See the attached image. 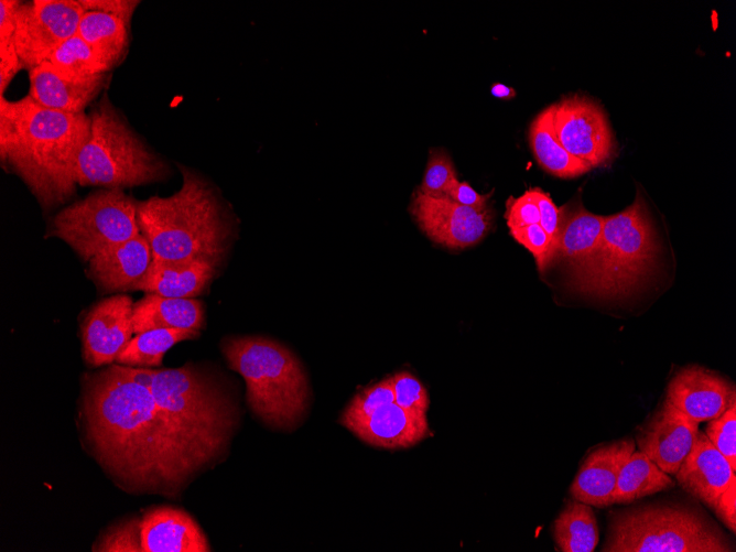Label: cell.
<instances>
[{
    "label": "cell",
    "mask_w": 736,
    "mask_h": 552,
    "mask_svg": "<svg viewBox=\"0 0 736 552\" xmlns=\"http://www.w3.org/2000/svg\"><path fill=\"white\" fill-rule=\"evenodd\" d=\"M665 400L695 422L717 418L736 404L735 386L719 374L692 365L671 378Z\"/></svg>",
    "instance_id": "9a60e30c"
},
{
    "label": "cell",
    "mask_w": 736,
    "mask_h": 552,
    "mask_svg": "<svg viewBox=\"0 0 736 552\" xmlns=\"http://www.w3.org/2000/svg\"><path fill=\"white\" fill-rule=\"evenodd\" d=\"M178 167L183 183L176 193L137 203L140 232L152 259L220 263L235 232L232 216L208 181L186 166Z\"/></svg>",
    "instance_id": "277c9868"
},
{
    "label": "cell",
    "mask_w": 736,
    "mask_h": 552,
    "mask_svg": "<svg viewBox=\"0 0 736 552\" xmlns=\"http://www.w3.org/2000/svg\"><path fill=\"white\" fill-rule=\"evenodd\" d=\"M80 0H34L15 12L14 43L23 67L46 62L65 41L77 34L84 13Z\"/></svg>",
    "instance_id": "30bf717a"
},
{
    "label": "cell",
    "mask_w": 736,
    "mask_h": 552,
    "mask_svg": "<svg viewBox=\"0 0 736 552\" xmlns=\"http://www.w3.org/2000/svg\"><path fill=\"white\" fill-rule=\"evenodd\" d=\"M532 190L540 215L539 224L553 239L555 250L561 217L560 208L556 207L550 195L540 187H532Z\"/></svg>",
    "instance_id": "f35d334b"
},
{
    "label": "cell",
    "mask_w": 736,
    "mask_h": 552,
    "mask_svg": "<svg viewBox=\"0 0 736 552\" xmlns=\"http://www.w3.org/2000/svg\"><path fill=\"white\" fill-rule=\"evenodd\" d=\"M699 423L670 402L662 404L636 431V444L664 473L675 475L689 454Z\"/></svg>",
    "instance_id": "5bb4252c"
},
{
    "label": "cell",
    "mask_w": 736,
    "mask_h": 552,
    "mask_svg": "<svg viewBox=\"0 0 736 552\" xmlns=\"http://www.w3.org/2000/svg\"><path fill=\"white\" fill-rule=\"evenodd\" d=\"M90 132L85 111L46 108L30 95L0 99V155L46 208L65 203L77 186L78 153Z\"/></svg>",
    "instance_id": "7a4b0ae2"
},
{
    "label": "cell",
    "mask_w": 736,
    "mask_h": 552,
    "mask_svg": "<svg viewBox=\"0 0 736 552\" xmlns=\"http://www.w3.org/2000/svg\"><path fill=\"white\" fill-rule=\"evenodd\" d=\"M490 93L494 97L504 100H510L516 96V90L502 83H495L490 87Z\"/></svg>",
    "instance_id": "7bdbcfd3"
},
{
    "label": "cell",
    "mask_w": 736,
    "mask_h": 552,
    "mask_svg": "<svg viewBox=\"0 0 736 552\" xmlns=\"http://www.w3.org/2000/svg\"><path fill=\"white\" fill-rule=\"evenodd\" d=\"M142 552H209L210 544L197 521L184 509L161 505L140 517Z\"/></svg>",
    "instance_id": "e0dca14e"
},
{
    "label": "cell",
    "mask_w": 736,
    "mask_h": 552,
    "mask_svg": "<svg viewBox=\"0 0 736 552\" xmlns=\"http://www.w3.org/2000/svg\"><path fill=\"white\" fill-rule=\"evenodd\" d=\"M635 450L636 442L625 437L591 451L570 487L572 498L596 508L613 506L618 475Z\"/></svg>",
    "instance_id": "2e32d148"
},
{
    "label": "cell",
    "mask_w": 736,
    "mask_h": 552,
    "mask_svg": "<svg viewBox=\"0 0 736 552\" xmlns=\"http://www.w3.org/2000/svg\"><path fill=\"white\" fill-rule=\"evenodd\" d=\"M137 203L121 188H100L61 209L50 235L65 241L84 261L140 234Z\"/></svg>",
    "instance_id": "9c48e42d"
},
{
    "label": "cell",
    "mask_w": 736,
    "mask_h": 552,
    "mask_svg": "<svg viewBox=\"0 0 736 552\" xmlns=\"http://www.w3.org/2000/svg\"><path fill=\"white\" fill-rule=\"evenodd\" d=\"M394 402L412 413L425 414L430 405L424 386L413 375L401 371L392 376Z\"/></svg>",
    "instance_id": "8d00e7d4"
},
{
    "label": "cell",
    "mask_w": 736,
    "mask_h": 552,
    "mask_svg": "<svg viewBox=\"0 0 736 552\" xmlns=\"http://www.w3.org/2000/svg\"><path fill=\"white\" fill-rule=\"evenodd\" d=\"M491 194L493 193L481 195L477 193L467 182H459L457 180L448 190L447 197L457 204L480 210L488 207L487 201Z\"/></svg>",
    "instance_id": "ab89813d"
},
{
    "label": "cell",
    "mask_w": 736,
    "mask_h": 552,
    "mask_svg": "<svg viewBox=\"0 0 736 552\" xmlns=\"http://www.w3.org/2000/svg\"><path fill=\"white\" fill-rule=\"evenodd\" d=\"M455 181L456 170L450 155L441 149L431 150L423 181L418 190L432 197H447Z\"/></svg>",
    "instance_id": "836d02e7"
},
{
    "label": "cell",
    "mask_w": 736,
    "mask_h": 552,
    "mask_svg": "<svg viewBox=\"0 0 736 552\" xmlns=\"http://www.w3.org/2000/svg\"><path fill=\"white\" fill-rule=\"evenodd\" d=\"M46 62L62 76L76 82L88 80L110 71L78 34L59 45Z\"/></svg>",
    "instance_id": "f546056e"
},
{
    "label": "cell",
    "mask_w": 736,
    "mask_h": 552,
    "mask_svg": "<svg viewBox=\"0 0 736 552\" xmlns=\"http://www.w3.org/2000/svg\"><path fill=\"white\" fill-rule=\"evenodd\" d=\"M29 95L40 105L69 113L85 111L107 83V74L76 82L62 76L48 62L30 69Z\"/></svg>",
    "instance_id": "7402d4cb"
},
{
    "label": "cell",
    "mask_w": 736,
    "mask_h": 552,
    "mask_svg": "<svg viewBox=\"0 0 736 552\" xmlns=\"http://www.w3.org/2000/svg\"><path fill=\"white\" fill-rule=\"evenodd\" d=\"M220 263L209 260L166 261L152 259L134 290L145 294L195 299L210 285Z\"/></svg>",
    "instance_id": "44dd1931"
},
{
    "label": "cell",
    "mask_w": 736,
    "mask_h": 552,
    "mask_svg": "<svg viewBox=\"0 0 736 552\" xmlns=\"http://www.w3.org/2000/svg\"><path fill=\"white\" fill-rule=\"evenodd\" d=\"M560 227L553 261H563L575 272L597 250L605 216L586 210L581 202L566 204L560 208Z\"/></svg>",
    "instance_id": "603a6c76"
},
{
    "label": "cell",
    "mask_w": 736,
    "mask_h": 552,
    "mask_svg": "<svg viewBox=\"0 0 736 552\" xmlns=\"http://www.w3.org/2000/svg\"><path fill=\"white\" fill-rule=\"evenodd\" d=\"M133 333L150 329H203L205 310L196 299L145 294L133 303Z\"/></svg>",
    "instance_id": "cb8c5ba5"
},
{
    "label": "cell",
    "mask_w": 736,
    "mask_h": 552,
    "mask_svg": "<svg viewBox=\"0 0 736 552\" xmlns=\"http://www.w3.org/2000/svg\"><path fill=\"white\" fill-rule=\"evenodd\" d=\"M721 521L732 531L736 530V476L719 496L713 509Z\"/></svg>",
    "instance_id": "60d3db41"
},
{
    "label": "cell",
    "mask_w": 736,
    "mask_h": 552,
    "mask_svg": "<svg viewBox=\"0 0 736 552\" xmlns=\"http://www.w3.org/2000/svg\"><path fill=\"white\" fill-rule=\"evenodd\" d=\"M410 213L420 229L434 242L450 249L478 243L493 226V209H475L448 197H432L415 191Z\"/></svg>",
    "instance_id": "7c38bea8"
},
{
    "label": "cell",
    "mask_w": 736,
    "mask_h": 552,
    "mask_svg": "<svg viewBox=\"0 0 736 552\" xmlns=\"http://www.w3.org/2000/svg\"><path fill=\"white\" fill-rule=\"evenodd\" d=\"M657 249L656 231L638 190L632 204L605 216L599 246L574 272L575 285L596 296H624L648 274Z\"/></svg>",
    "instance_id": "ba28073f"
},
{
    "label": "cell",
    "mask_w": 736,
    "mask_h": 552,
    "mask_svg": "<svg viewBox=\"0 0 736 552\" xmlns=\"http://www.w3.org/2000/svg\"><path fill=\"white\" fill-rule=\"evenodd\" d=\"M89 118L90 132L76 163L78 185L122 190L166 177V162L133 131L106 94Z\"/></svg>",
    "instance_id": "52a82bcc"
},
{
    "label": "cell",
    "mask_w": 736,
    "mask_h": 552,
    "mask_svg": "<svg viewBox=\"0 0 736 552\" xmlns=\"http://www.w3.org/2000/svg\"><path fill=\"white\" fill-rule=\"evenodd\" d=\"M674 481L657 464L641 451L634 453L620 469L615 489L613 505H628L643 497L670 489Z\"/></svg>",
    "instance_id": "4316f807"
},
{
    "label": "cell",
    "mask_w": 736,
    "mask_h": 552,
    "mask_svg": "<svg viewBox=\"0 0 736 552\" xmlns=\"http://www.w3.org/2000/svg\"><path fill=\"white\" fill-rule=\"evenodd\" d=\"M197 329H150L136 334L116 358V364L133 368H151L162 365L165 353L175 344L196 339Z\"/></svg>",
    "instance_id": "83f0119b"
},
{
    "label": "cell",
    "mask_w": 736,
    "mask_h": 552,
    "mask_svg": "<svg viewBox=\"0 0 736 552\" xmlns=\"http://www.w3.org/2000/svg\"><path fill=\"white\" fill-rule=\"evenodd\" d=\"M151 262V247L140 232L94 256L88 261V274L106 292H125L136 289Z\"/></svg>",
    "instance_id": "ffe728a7"
},
{
    "label": "cell",
    "mask_w": 736,
    "mask_h": 552,
    "mask_svg": "<svg viewBox=\"0 0 736 552\" xmlns=\"http://www.w3.org/2000/svg\"><path fill=\"white\" fill-rule=\"evenodd\" d=\"M394 402L392 376L358 391L340 416V423L369 416L377 409Z\"/></svg>",
    "instance_id": "d6a6232c"
},
{
    "label": "cell",
    "mask_w": 736,
    "mask_h": 552,
    "mask_svg": "<svg viewBox=\"0 0 736 552\" xmlns=\"http://www.w3.org/2000/svg\"><path fill=\"white\" fill-rule=\"evenodd\" d=\"M143 372L195 474L219 462L239 423V407L226 382L194 362Z\"/></svg>",
    "instance_id": "3957f363"
},
{
    "label": "cell",
    "mask_w": 736,
    "mask_h": 552,
    "mask_svg": "<svg viewBox=\"0 0 736 552\" xmlns=\"http://www.w3.org/2000/svg\"><path fill=\"white\" fill-rule=\"evenodd\" d=\"M221 351L229 368L245 380L247 404L259 420L274 430L299 427L311 391L305 370L290 349L261 336H228Z\"/></svg>",
    "instance_id": "5b68a950"
},
{
    "label": "cell",
    "mask_w": 736,
    "mask_h": 552,
    "mask_svg": "<svg viewBox=\"0 0 736 552\" xmlns=\"http://www.w3.org/2000/svg\"><path fill=\"white\" fill-rule=\"evenodd\" d=\"M528 139L538 164L556 177L573 178L592 170L587 163L569 153L558 139L553 126V105L534 117Z\"/></svg>",
    "instance_id": "d4e9b609"
},
{
    "label": "cell",
    "mask_w": 736,
    "mask_h": 552,
    "mask_svg": "<svg viewBox=\"0 0 736 552\" xmlns=\"http://www.w3.org/2000/svg\"><path fill=\"white\" fill-rule=\"evenodd\" d=\"M606 552H730L733 540L697 506L658 501L611 511Z\"/></svg>",
    "instance_id": "8992f818"
},
{
    "label": "cell",
    "mask_w": 736,
    "mask_h": 552,
    "mask_svg": "<svg viewBox=\"0 0 736 552\" xmlns=\"http://www.w3.org/2000/svg\"><path fill=\"white\" fill-rule=\"evenodd\" d=\"M343 425L365 443L390 450L413 446L431 435L425 414L409 412L396 402Z\"/></svg>",
    "instance_id": "d6986e66"
},
{
    "label": "cell",
    "mask_w": 736,
    "mask_h": 552,
    "mask_svg": "<svg viewBox=\"0 0 736 552\" xmlns=\"http://www.w3.org/2000/svg\"><path fill=\"white\" fill-rule=\"evenodd\" d=\"M505 218L509 229L539 224L540 215L532 187L518 197L506 202Z\"/></svg>",
    "instance_id": "74e56055"
},
{
    "label": "cell",
    "mask_w": 736,
    "mask_h": 552,
    "mask_svg": "<svg viewBox=\"0 0 736 552\" xmlns=\"http://www.w3.org/2000/svg\"><path fill=\"white\" fill-rule=\"evenodd\" d=\"M131 20L119 14L84 11L77 34L111 71L126 57L130 44Z\"/></svg>",
    "instance_id": "484cf974"
},
{
    "label": "cell",
    "mask_w": 736,
    "mask_h": 552,
    "mask_svg": "<svg viewBox=\"0 0 736 552\" xmlns=\"http://www.w3.org/2000/svg\"><path fill=\"white\" fill-rule=\"evenodd\" d=\"M86 452L121 490L175 498L196 475L142 368L111 364L82 379Z\"/></svg>",
    "instance_id": "6da1fadb"
},
{
    "label": "cell",
    "mask_w": 736,
    "mask_h": 552,
    "mask_svg": "<svg viewBox=\"0 0 736 552\" xmlns=\"http://www.w3.org/2000/svg\"><path fill=\"white\" fill-rule=\"evenodd\" d=\"M552 105L554 130L564 149L592 169L609 166L617 156V142L604 108L581 94Z\"/></svg>",
    "instance_id": "8fae6325"
},
{
    "label": "cell",
    "mask_w": 736,
    "mask_h": 552,
    "mask_svg": "<svg viewBox=\"0 0 736 552\" xmlns=\"http://www.w3.org/2000/svg\"><path fill=\"white\" fill-rule=\"evenodd\" d=\"M133 302L116 294L90 307L80 324L82 354L89 367L109 366L132 338Z\"/></svg>",
    "instance_id": "4fadbf2b"
},
{
    "label": "cell",
    "mask_w": 736,
    "mask_h": 552,
    "mask_svg": "<svg viewBox=\"0 0 736 552\" xmlns=\"http://www.w3.org/2000/svg\"><path fill=\"white\" fill-rule=\"evenodd\" d=\"M735 429L736 404L732 405L717 418L710 420L704 433L736 472Z\"/></svg>",
    "instance_id": "e575fe53"
},
{
    "label": "cell",
    "mask_w": 736,
    "mask_h": 552,
    "mask_svg": "<svg viewBox=\"0 0 736 552\" xmlns=\"http://www.w3.org/2000/svg\"><path fill=\"white\" fill-rule=\"evenodd\" d=\"M85 11L96 10L119 14L131 20L139 1L130 0H80Z\"/></svg>",
    "instance_id": "b9f144b4"
},
{
    "label": "cell",
    "mask_w": 736,
    "mask_h": 552,
    "mask_svg": "<svg viewBox=\"0 0 736 552\" xmlns=\"http://www.w3.org/2000/svg\"><path fill=\"white\" fill-rule=\"evenodd\" d=\"M674 476L683 490L714 509L736 472L705 433L699 430L689 454Z\"/></svg>",
    "instance_id": "ac0fdd59"
},
{
    "label": "cell",
    "mask_w": 736,
    "mask_h": 552,
    "mask_svg": "<svg viewBox=\"0 0 736 552\" xmlns=\"http://www.w3.org/2000/svg\"><path fill=\"white\" fill-rule=\"evenodd\" d=\"M512 238L529 250L540 271L554 259V241L540 224L509 229Z\"/></svg>",
    "instance_id": "d590c367"
},
{
    "label": "cell",
    "mask_w": 736,
    "mask_h": 552,
    "mask_svg": "<svg viewBox=\"0 0 736 552\" xmlns=\"http://www.w3.org/2000/svg\"><path fill=\"white\" fill-rule=\"evenodd\" d=\"M553 537L563 552H593L598 543V524L592 506L569 501L553 523Z\"/></svg>",
    "instance_id": "f1b7e54d"
},
{
    "label": "cell",
    "mask_w": 736,
    "mask_h": 552,
    "mask_svg": "<svg viewBox=\"0 0 736 552\" xmlns=\"http://www.w3.org/2000/svg\"><path fill=\"white\" fill-rule=\"evenodd\" d=\"M94 552H142L140 518L127 517L107 527L91 546Z\"/></svg>",
    "instance_id": "1f68e13d"
},
{
    "label": "cell",
    "mask_w": 736,
    "mask_h": 552,
    "mask_svg": "<svg viewBox=\"0 0 736 552\" xmlns=\"http://www.w3.org/2000/svg\"><path fill=\"white\" fill-rule=\"evenodd\" d=\"M21 2L0 1V85L1 96L14 75L23 68L14 43L15 12Z\"/></svg>",
    "instance_id": "4dcf8cb0"
}]
</instances>
